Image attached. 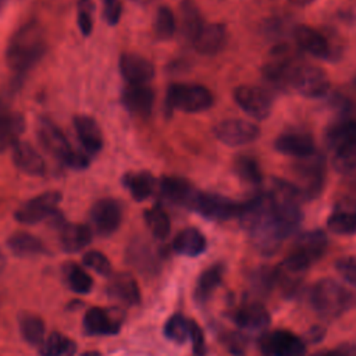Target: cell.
Wrapping results in <instances>:
<instances>
[{"label": "cell", "mask_w": 356, "mask_h": 356, "mask_svg": "<svg viewBox=\"0 0 356 356\" xmlns=\"http://www.w3.org/2000/svg\"><path fill=\"white\" fill-rule=\"evenodd\" d=\"M46 39L42 26L36 22L22 25L10 38L6 49V61L15 72L31 70L44 54Z\"/></svg>", "instance_id": "obj_1"}, {"label": "cell", "mask_w": 356, "mask_h": 356, "mask_svg": "<svg viewBox=\"0 0 356 356\" xmlns=\"http://www.w3.org/2000/svg\"><path fill=\"white\" fill-rule=\"evenodd\" d=\"M310 303L321 318L334 320L350 307L352 296L339 282L321 278L310 291Z\"/></svg>", "instance_id": "obj_2"}, {"label": "cell", "mask_w": 356, "mask_h": 356, "mask_svg": "<svg viewBox=\"0 0 356 356\" xmlns=\"http://www.w3.org/2000/svg\"><path fill=\"white\" fill-rule=\"evenodd\" d=\"M165 104L171 110L184 113H199L211 107V92L196 83H172L165 96Z\"/></svg>", "instance_id": "obj_3"}, {"label": "cell", "mask_w": 356, "mask_h": 356, "mask_svg": "<svg viewBox=\"0 0 356 356\" xmlns=\"http://www.w3.org/2000/svg\"><path fill=\"white\" fill-rule=\"evenodd\" d=\"M289 88L305 97L317 99L328 93L330 79L321 68L296 63L289 76Z\"/></svg>", "instance_id": "obj_4"}, {"label": "cell", "mask_w": 356, "mask_h": 356, "mask_svg": "<svg viewBox=\"0 0 356 356\" xmlns=\"http://www.w3.org/2000/svg\"><path fill=\"white\" fill-rule=\"evenodd\" d=\"M328 248L327 235L320 229H312L300 234L286 257L309 268L313 263L320 260Z\"/></svg>", "instance_id": "obj_5"}, {"label": "cell", "mask_w": 356, "mask_h": 356, "mask_svg": "<svg viewBox=\"0 0 356 356\" xmlns=\"http://www.w3.org/2000/svg\"><path fill=\"white\" fill-rule=\"evenodd\" d=\"M299 160L300 161L295 167V171L303 184L299 189V196L303 199H313L318 196L324 184L325 160L317 152Z\"/></svg>", "instance_id": "obj_6"}, {"label": "cell", "mask_w": 356, "mask_h": 356, "mask_svg": "<svg viewBox=\"0 0 356 356\" xmlns=\"http://www.w3.org/2000/svg\"><path fill=\"white\" fill-rule=\"evenodd\" d=\"M61 202V193L49 191L40 193L18 207L15 211V220L21 224L32 225L38 224L57 213V206Z\"/></svg>", "instance_id": "obj_7"}, {"label": "cell", "mask_w": 356, "mask_h": 356, "mask_svg": "<svg viewBox=\"0 0 356 356\" xmlns=\"http://www.w3.org/2000/svg\"><path fill=\"white\" fill-rule=\"evenodd\" d=\"M234 99L236 104L250 117L256 120H266L273 108L271 93L253 85H242L234 90Z\"/></svg>", "instance_id": "obj_8"}, {"label": "cell", "mask_w": 356, "mask_h": 356, "mask_svg": "<svg viewBox=\"0 0 356 356\" xmlns=\"http://www.w3.org/2000/svg\"><path fill=\"white\" fill-rule=\"evenodd\" d=\"M191 209L209 220L225 221L238 217L241 203H236L222 195L197 192Z\"/></svg>", "instance_id": "obj_9"}, {"label": "cell", "mask_w": 356, "mask_h": 356, "mask_svg": "<svg viewBox=\"0 0 356 356\" xmlns=\"http://www.w3.org/2000/svg\"><path fill=\"white\" fill-rule=\"evenodd\" d=\"M260 349L266 356H305L306 343L296 334L286 330H275L261 335Z\"/></svg>", "instance_id": "obj_10"}, {"label": "cell", "mask_w": 356, "mask_h": 356, "mask_svg": "<svg viewBox=\"0 0 356 356\" xmlns=\"http://www.w3.org/2000/svg\"><path fill=\"white\" fill-rule=\"evenodd\" d=\"M216 138L227 146H243L259 138V128L245 120L229 118L218 122L213 129Z\"/></svg>", "instance_id": "obj_11"}, {"label": "cell", "mask_w": 356, "mask_h": 356, "mask_svg": "<svg viewBox=\"0 0 356 356\" xmlns=\"http://www.w3.org/2000/svg\"><path fill=\"white\" fill-rule=\"evenodd\" d=\"M122 220V210L117 200L104 197L97 200L90 209V221L96 234L108 236L114 234Z\"/></svg>", "instance_id": "obj_12"}, {"label": "cell", "mask_w": 356, "mask_h": 356, "mask_svg": "<svg viewBox=\"0 0 356 356\" xmlns=\"http://www.w3.org/2000/svg\"><path fill=\"white\" fill-rule=\"evenodd\" d=\"M121 324L122 316L117 309L92 307L83 316V330L88 335H114Z\"/></svg>", "instance_id": "obj_13"}, {"label": "cell", "mask_w": 356, "mask_h": 356, "mask_svg": "<svg viewBox=\"0 0 356 356\" xmlns=\"http://www.w3.org/2000/svg\"><path fill=\"white\" fill-rule=\"evenodd\" d=\"M118 67L128 85H146L154 76V65L152 61L135 53L122 54Z\"/></svg>", "instance_id": "obj_14"}, {"label": "cell", "mask_w": 356, "mask_h": 356, "mask_svg": "<svg viewBox=\"0 0 356 356\" xmlns=\"http://www.w3.org/2000/svg\"><path fill=\"white\" fill-rule=\"evenodd\" d=\"M309 268L300 266L292 259L286 257L275 268H273L274 288H278L284 295L292 296L302 285L303 277Z\"/></svg>", "instance_id": "obj_15"}, {"label": "cell", "mask_w": 356, "mask_h": 356, "mask_svg": "<svg viewBox=\"0 0 356 356\" xmlns=\"http://www.w3.org/2000/svg\"><path fill=\"white\" fill-rule=\"evenodd\" d=\"M38 139L40 145L53 156L64 160L67 154L72 150L71 145L68 143L67 138L64 136L63 131L50 120L40 118L36 128Z\"/></svg>", "instance_id": "obj_16"}, {"label": "cell", "mask_w": 356, "mask_h": 356, "mask_svg": "<svg viewBox=\"0 0 356 356\" xmlns=\"http://www.w3.org/2000/svg\"><path fill=\"white\" fill-rule=\"evenodd\" d=\"M107 295L124 306H135L140 302L139 285L128 273H117L108 278Z\"/></svg>", "instance_id": "obj_17"}, {"label": "cell", "mask_w": 356, "mask_h": 356, "mask_svg": "<svg viewBox=\"0 0 356 356\" xmlns=\"http://www.w3.org/2000/svg\"><path fill=\"white\" fill-rule=\"evenodd\" d=\"M11 157L15 167L24 174L39 177L44 174V160L42 154L28 142L18 140L11 147Z\"/></svg>", "instance_id": "obj_18"}, {"label": "cell", "mask_w": 356, "mask_h": 356, "mask_svg": "<svg viewBox=\"0 0 356 356\" xmlns=\"http://www.w3.org/2000/svg\"><path fill=\"white\" fill-rule=\"evenodd\" d=\"M274 146H275L277 152L286 154V156L298 157V159H303V157H307V156L316 153V146H314L313 138L309 134L299 132V131L285 132V134L280 135L277 138Z\"/></svg>", "instance_id": "obj_19"}, {"label": "cell", "mask_w": 356, "mask_h": 356, "mask_svg": "<svg viewBox=\"0 0 356 356\" xmlns=\"http://www.w3.org/2000/svg\"><path fill=\"white\" fill-rule=\"evenodd\" d=\"M236 325L246 332L264 331L270 323V314L266 307L257 302L242 305L234 314Z\"/></svg>", "instance_id": "obj_20"}, {"label": "cell", "mask_w": 356, "mask_h": 356, "mask_svg": "<svg viewBox=\"0 0 356 356\" xmlns=\"http://www.w3.org/2000/svg\"><path fill=\"white\" fill-rule=\"evenodd\" d=\"M122 104L138 117H147L154 103V92L147 85H128L122 92Z\"/></svg>", "instance_id": "obj_21"}, {"label": "cell", "mask_w": 356, "mask_h": 356, "mask_svg": "<svg viewBox=\"0 0 356 356\" xmlns=\"http://www.w3.org/2000/svg\"><path fill=\"white\" fill-rule=\"evenodd\" d=\"M199 191H196L186 179L179 177H164L160 182V193L170 203L192 207Z\"/></svg>", "instance_id": "obj_22"}, {"label": "cell", "mask_w": 356, "mask_h": 356, "mask_svg": "<svg viewBox=\"0 0 356 356\" xmlns=\"http://www.w3.org/2000/svg\"><path fill=\"white\" fill-rule=\"evenodd\" d=\"M192 42L197 53L214 56L225 47L227 31L220 24H204Z\"/></svg>", "instance_id": "obj_23"}, {"label": "cell", "mask_w": 356, "mask_h": 356, "mask_svg": "<svg viewBox=\"0 0 356 356\" xmlns=\"http://www.w3.org/2000/svg\"><path fill=\"white\" fill-rule=\"evenodd\" d=\"M293 39L296 46L303 51H306L307 54L317 58H328L330 56L328 40L318 31L306 25H299L293 31Z\"/></svg>", "instance_id": "obj_24"}, {"label": "cell", "mask_w": 356, "mask_h": 356, "mask_svg": "<svg viewBox=\"0 0 356 356\" xmlns=\"http://www.w3.org/2000/svg\"><path fill=\"white\" fill-rule=\"evenodd\" d=\"M74 127L83 150L88 154H96L103 147V135L99 124L90 115H76Z\"/></svg>", "instance_id": "obj_25"}, {"label": "cell", "mask_w": 356, "mask_h": 356, "mask_svg": "<svg viewBox=\"0 0 356 356\" xmlns=\"http://www.w3.org/2000/svg\"><path fill=\"white\" fill-rule=\"evenodd\" d=\"M92 241V229L85 224L65 222L60 228V243L65 252H79Z\"/></svg>", "instance_id": "obj_26"}, {"label": "cell", "mask_w": 356, "mask_h": 356, "mask_svg": "<svg viewBox=\"0 0 356 356\" xmlns=\"http://www.w3.org/2000/svg\"><path fill=\"white\" fill-rule=\"evenodd\" d=\"M128 261L140 273H153L159 268L157 257L153 249L143 239H135L131 242L127 250Z\"/></svg>", "instance_id": "obj_27"}, {"label": "cell", "mask_w": 356, "mask_h": 356, "mask_svg": "<svg viewBox=\"0 0 356 356\" xmlns=\"http://www.w3.org/2000/svg\"><path fill=\"white\" fill-rule=\"evenodd\" d=\"M172 249L184 256L196 257L206 249V238L196 228H185L172 241Z\"/></svg>", "instance_id": "obj_28"}, {"label": "cell", "mask_w": 356, "mask_h": 356, "mask_svg": "<svg viewBox=\"0 0 356 356\" xmlns=\"http://www.w3.org/2000/svg\"><path fill=\"white\" fill-rule=\"evenodd\" d=\"M356 139V120L350 117L341 118L325 129L324 140L328 149L337 150L342 145Z\"/></svg>", "instance_id": "obj_29"}, {"label": "cell", "mask_w": 356, "mask_h": 356, "mask_svg": "<svg viewBox=\"0 0 356 356\" xmlns=\"http://www.w3.org/2000/svg\"><path fill=\"white\" fill-rule=\"evenodd\" d=\"M8 249L18 257H32L44 253L46 248L43 242L28 232H15L7 241Z\"/></svg>", "instance_id": "obj_30"}, {"label": "cell", "mask_w": 356, "mask_h": 356, "mask_svg": "<svg viewBox=\"0 0 356 356\" xmlns=\"http://www.w3.org/2000/svg\"><path fill=\"white\" fill-rule=\"evenodd\" d=\"M124 185L136 202H143L154 192L156 178L147 171L131 172L124 177Z\"/></svg>", "instance_id": "obj_31"}, {"label": "cell", "mask_w": 356, "mask_h": 356, "mask_svg": "<svg viewBox=\"0 0 356 356\" xmlns=\"http://www.w3.org/2000/svg\"><path fill=\"white\" fill-rule=\"evenodd\" d=\"M224 275V267L220 264H214L204 270L195 285V298L199 302H206L214 289L221 284Z\"/></svg>", "instance_id": "obj_32"}, {"label": "cell", "mask_w": 356, "mask_h": 356, "mask_svg": "<svg viewBox=\"0 0 356 356\" xmlns=\"http://www.w3.org/2000/svg\"><path fill=\"white\" fill-rule=\"evenodd\" d=\"M179 11H181V24H179L181 32L186 39L193 40L195 36L199 33V31L204 25L202 15L197 7L191 0H184Z\"/></svg>", "instance_id": "obj_33"}, {"label": "cell", "mask_w": 356, "mask_h": 356, "mask_svg": "<svg viewBox=\"0 0 356 356\" xmlns=\"http://www.w3.org/2000/svg\"><path fill=\"white\" fill-rule=\"evenodd\" d=\"M327 227L337 235L356 234V210L352 207L337 209L327 220Z\"/></svg>", "instance_id": "obj_34"}, {"label": "cell", "mask_w": 356, "mask_h": 356, "mask_svg": "<svg viewBox=\"0 0 356 356\" xmlns=\"http://www.w3.org/2000/svg\"><path fill=\"white\" fill-rule=\"evenodd\" d=\"M19 331L29 345L39 346L44 339V321L36 314L22 313L19 316Z\"/></svg>", "instance_id": "obj_35"}, {"label": "cell", "mask_w": 356, "mask_h": 356, "mask_svg": "<svg viewBox=\"0 0 356 356\" xmlns=\"http://www.w3.org/2000/svg\"><path fill=\"white\" fill-rule=\"evenodd\" d=\"M145 221L156 239H165L171 231V221L161 206H153L145 211Z\"/></svg>", "instance_id": "obj_36"}, {"label": "cell", "mask_w": 356, "mask_h": 356, "mask_svg": "<svg viewBox=\"0 0 356 356\" xmlns=\"http://www.w3.org/2000/svg\"><path fill=\"white\" fill-rule=\"evenodd\" d=\"M332 167L339 174H350L356 170V139L334 150Z\"/></svg>", "instance_id": "obj_37"}, {"label": "cell", "mask_w": 356, "mask_h": 356, "mask_svg": "<svg viewBox=\"0 0 356 356\" xmlns=\"http://www.w3.org/2000/svg\"><path fill=\"white\" fill-rule=\"evenodd\" d=\"M234 170L238 177L250 185H259L263 181L261 170L257 161L249 156H239L235 159Z\"/></svg>", "instance_id": "obj_38"}, {"label": "cell", "mask_w": 356, "mask_h": 356, "mask_svg": "<svg viewBox=\"0 0 356 356\" xmlns=\"http://www.w3.org/2000/svg\"><path fill=\"white\" fill-rule=\"evenodd\" d=\"M177 29V22L172 11L167 6L159 7L154 18V33L160 40L170 39Z\"/></svg>", "instance_id": "obj_39"}, {"label": "cell", "mask_w": 356, "mask_h": 356, "mask_svg": "<svg viewBox=\"0 0 356 356\" xmlns=\"http://www.w3.org/2000/svg\"><path fill=\"white\" fill-rule=\"evenodd\" d=\"M189 327L191 320L182 314H174L167 320L164 325V335L174 342L182 343L189 339Z\"/></svg>", "instance_id": "obj_40"}, {"label": "cell", "mask_w": 356, "mask_h": 356, "mask_svg": "<svg viewBox=\"0 0 356 356\" xmlns=\"http://www.w3.org/2000/svg\"><path fill=\"white\" fill-rule=\"evenodd\" d=\"M65 278L68 286L76 293H88L93 286V280L90 278V275L76 264H71L67 268Z\"/></svg>", "instance_id": "obj_41"}, {"label": "cell", "mask_w": 356, "mask_h": 356, "mask_svg": "<svg viewBox=\"0 0 356 356\" xmlns=\"http://www.w3.org/2000/svg\"><path fill=\"white\" fill-rule=\"evenodd\" d=\"M72 343L71 339L64 337L60 332H53L47 337H44L40 346V355L42 356H57L61 352H64L70 345Z\"/></svg>", "instance_id": "obj_42"}, {"label": "cell", "mask_w": 356, "mask_h": 356, "mask_svg": "<svg viewBox=\"0 0 356 356\" xmlns=\"http://www.w3.org/2000/svg\"><path fill=\"white\" fill-rule=\"evenodd\" d=\"M83 264L100 275H110L111 263L106 254L99 250H89L83 254Z\"/></svg>", "instance_id": "obj_43"}, {"label": "cell", "mask_w": 356, "mask_h": 356, "mask_svg": "<svg viewBox=\"0 0 356 356\" xmlns=\"http://www.w3.org/2000/svg\"><path fill=\"white\" fill-rule=\"evenodd\" d=\"M337 271L350 285L356 286V257L345 256L337 260Z\"/></svg>", "instance_id": "obj_44"}, {"label": "cell", "mask_w": 356, "mask_h": 356, "mask_svg": "<svg viewBox=\"0 0 356 356\" xmlns=\"http://www.w3.org/2000/svg\"><path fill=\"white\" fill-rule=\"evenodd\" d=\"M189 339L192 342V350L195 356H204L206 353V342H204V335L202 328L197 325V323L191 320V327H189Z\"/></svg>", "instance_id": "obj_45"}, {"label": "cell", "mask_w": 356, "mask_h": 356, "mask_svg": "<svg viewBox=\"0 0 356 356\" xmlns=\"http://www.w3.org/2000/svg\"><path fill=\"white\" fill-rule=\"evenodd\" d=\"M122 14L120 0H103V17L108 25H117Z\"/></svg>", "instance_id": "obj_46"}, {"label": "cell", "mask_w": 356, "mask_h": 356, "mask_svg": "<svg viewBox=\"0 0 356 356\" xmlns=\"http://www.w3.org/2000/svg\"><path fill=\"white\" fill-rule=\"evenodd\" d=\"M90 4H83L81 3L79 6V11H78V26L82 32V35L89 36L92 33V28H93V17H92V7H89Z\"/></svg>", "instance_id": "obj_47"}, {"label": "cell", "mask_w": 356, "mask_h": 356, "mask_svg": "<svg viewBox=\"0 0 356 356\" xmlns=\"http://www.w3.org/2000/svg\"><path fill=\"white\" fill-rule=\"evenodd\" d=\"M224 343L231 353L242 355L246 346V339L242 332H227L224 337Z\"/></svg>", "instance_id": "obj_48"}, {"label": "cell", "mask_w": 356, "mask_h": 356, "mask_svg": "<svg viewBox=\"0 0 356 356\" xmlns=\"http://www.w3.org/2000/svg\"><path fill=\"white\" fill-rule=\"evenodd\" d=\"M68 167L75 168V170H82L86 168L89 164V157L86 154V152H81V150H71L67 157L63 160Z\"/></svg>", "instance_id": "obj_49"}, {"label": "cell", "mask_w": 356, "mask_h": 356, "mask_svg": "<svg viewBox=\"0 0 356 356\" xmlns=\"http://www.w3.org/2000/svg\"><path fill=\"white\" fill-rule=\"evenodd\" d=\"M313 356H356V348L352 345H342L332 350H324Z\"/></svg>", "instance_id": "obj_50"}, {"label": "cell", "mask_w": 356, "mask_h": 356, "mask_svg": "<svg viewBox=\"0 0 356 356\" xmlns=\"http://www.w3.org/2000/svg\"><path fill=\"white\" fill-rule=\"evenodd\" d=\"M75 350H76V349H75V343L72 342L64 352H61V353L57 355V356H74V355H75Z\"/></svg>", "instance_id": "obj_51"}, {"label": "cell", "mask_w": 356, "mask_h": 356, "mask_svg": "<svg viewBox=\"0 0 356 356\" xmlns=\"http://www.w3.org/2000/svg\"><path fill=\"white\" fill-rule=\"evenodd\" d=\"M291 4L293 6H298V7H305L307 4H310L313 0H288Z\"/></svg>", "instance_id": "obj_52"}, {"label": "cell", "mask_w": 356, "mask_h": 356, "mask_svg": "<svg viewBox=\"0 0 356 356\" xmlns=\"http://www.w3.org/2000/svg\"><path fill=\"white\" fill-rule=\"evenodd\" d=\"M131 1H134V3H136V4H140V6H146V4L152 3L153 0H131Z\"/></svg>", "instance_id": "obj_53"}, {"label": "cell", "mask_w": 356, "mask_h": 356, "mask_svg": "<svg viewBox=\"0 0 356 356\" xmlns=\"http://www.w3.org/2000/svg\"><path fill=\"white\" fill-rule=\"evenodd\" d=\"M3 267H4V257H3V254L0 253V274H1V271H3Z\"/></svg>", "instance_id": "obj_54"}, {"label": "cell", "mask_w": 356, "mask_h": 356, "mask_svg": "<svg viewBox=\"0 0 356 356\" xmlns=\"http://www.w3.org/2000/svg\"><path fill=\"white\" fill-rule=\"evenodd\" d=\"M4 1H6V0H0V7L4 4Z\"/></svg>", "instance_id": "obj_55"}, {"label": "cell", "mask_w": 356, "mask_h": 356, "mask_svg": "<svg viewBox=\"0 0 356 356\" xmlns=\"http://www.w3.org/2000/svg\"><path fill=\"white\" fill-rule=\"evenodd\" d=\"M83 356H95V355H92V353H89V355H83Z\"/></svg>", "instance_id": "obj_56"}, {"label": "cell", "mask_w": 356, "mask_h": 356, "mask_svg": "<svg viewBox=\"0 0 356 356\" xmlns=\"http://www.w3.org/2000/svg\"><path fill=\"white\" fill-rule=\"evenodd\" d=\"M355 186H356V179H355Z\"/></svg>", "instance_id": "obj_57"}]
</instances>
